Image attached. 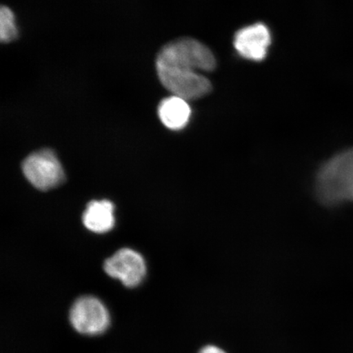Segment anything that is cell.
Here are the masks:
<instances>
[{"label":"cell","instance_id":"cell-5","mask_svg":"<svg viewBox=\"0 0 353 353\" xmlns=\"http://www.w3.org/2000/svg\"><path fill=\"white\" fill-rule=\"evenodd\" d=\"M104 270L130 288L138 286L145 275V264L141 254L131 249H121L105 260Z\"/></svg>","mask_w":353,"mask_h":353},{"label":"cell","instance_id":"cell-10","mask_svg":"<svg viewBox=\"0 0 353 353\" xmlns=\"http://www.w3.org/2000/svg\"><path fill=\"white\" fill-rule=\"evenodd\" d=\"M199 353H227L223 351L222 348L219 347H216L214 345H209L205 347H203L202 350Z\"/></svg>","mask_w":353,"mask_h":353},{"label":"cell","instance_id":"cell-7","mask_svg":"<svg viewBox=\"0 0 353 353\" xmlns=\"http://www.w3.org/2000/svg\"><path fill=\"white\" fill-rule=\"evenodd\" d=\"M158 116L168 129L178 131L184 129L192 116L188 101L172 95L163 99L158 107Z\"/></svg>","mask_w":353,"mask_h":353},{"label":"cell","instance_id":"cell-9","mask_svg":"<svg viewBox=\"0 0 353 353\" xmlns=\"http://www.w3.org/2000/svg\"><path fill=\"white\" fill-rule=\"evenodd\" d=\"M19 37L14 13L7 6L0 10V39L4 43L15 41Z\"/></svg>","mask_w":353,"mask_h":353},{"label":"cell","instance_id":"cell-3","mask_svg":"<svg viewBox=\"0 0 353 353\" xmlns=\"http://www.w3.org/2000/svg\"><path fill=\"white\" fill-rule=\"evenodd\" d=\"M22 170L26 179L42 191L59 186L64 180L63 169L59 159L48 149L30 154L22 163Z\"/></svg>","mask_w":353,"mask_h":353},{"label":"cell","instance_id":"cell-2","mask_svg":"<svg viewBox=\"0 0 353 353\" xmlns=\"http://www.w3.org/2000/svg\"><path fill=\"white\" fill-rule=\"evenodd\" d=\"M315 192L321 204H353V148L334 154L317 171Z\"/></svg>","mask_w":353,"mask_h":353},{"label":"cell","instance_id":"cell-4","mask_svg":"<svg viewBox=\"0 0 353 353\" xmlns=\"http://www.w3.org/2000/svg\"><path fill=\"white\" fill-rule=\"evenodd\" d=\"M70 321L78 333L94 336L108 329L110 317L108 308L99 299L83 296L70 308Z\"/></svg>","mask_w":353,"mask_h":353},{"label":"cell","instance_id":"cell-6","mask_svg":"<svg viewBox=\"0 0 353 353\" xmlns=\"http://www.w3.org/2000/svg\"><path fill=\"white\" fill-rule=\"evenodd\" d=\"M271 41V34L267 26L263 23H256L236 32L234 38V47L244 59L259 61L267 57Z\"/></svg>","mask_w":353,"mask_h":353},{"label":"cell","instance_id":"cell-8","mask_svg":"<svg viewBox=\"0 0 353 353\" xmlns=\"http://www.w3.org/2000/svg\"><path fill=\"white\" fill-rule=\"evenodd\" d=\"M114 210L112 203L109 201H92L83 213V223L92 232H108L114 225Z\"/></svg>","mask_w":353,"mask_h":353},{"label":"cell","instance_id":"cell-1","mask_svg":"<svg viewBox=\"0 0 353 353\" xmlns=\"http://www.w3.org/2000/svg\"><path fill=\"white\" fill-rule=\"evenodd\" d=\"M215 57L204 44L190 38L165 44L157 57L156 68L161 85L172 95L188 101L202 98L211 91V83L203 72L215 68Z\"/></svg>","mask_w":353,"mask_h":353}]
</instances>
